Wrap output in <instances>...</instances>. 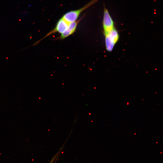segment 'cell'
<instances>
[{
    "label": "cell",
    "mask_w": 163,
    "mask_h": 163,
    "mask_svg": "<svg viewBox=\"0 0 163 163\" xmlns=\"http://www.w3.org/2000/svg\"><path fill=\"white\" fill-rule=\"evenodd\" d=\"M97 1L98 0H92L81 8L66 12L63 15L62 18L69 23L76 21L81 14L84 11L94 5Z\"/></svg>",
    "instance_id": "obj_1"
},
{
    "label": "cell",
    "mask_w": 163,
    "mask_h": 163,
    "mask_svg": "<svg viewBox=\"0 0 163 163\" xmlns=\"http://www.w3.org/2000/svg\"><path fill=\"white\" fill-rule=\"evenodd\" d=\"M104 34L105 37L106 48L107 51H111L119 40V33L114 28L110 32Z\"/></svg>",
    "instance_id": "obj_2"
},
{
    "label": "cell",
    "mask_w": 163,
    "mask_h": 163,
    "mask_svg": "<svg viewBox=\"0 0 163 163\" xmlns=\"http://www.w3.org/2000/svg\"><path fill=\"white\" fill-rule=\"evenodd\" d=\"M69 24V23L61 17L58 21L55 27L52 30L48 33L43 38L36 41L32 45L36 46L42 40L54 33H58L61 34L67 28Z\"/></svg>",
    "instance_id": "obj_3"
},
{
    "label": "cell",
    "mask_w": 163,
    "mask_h": 163,
    "mask_svg": "<svg viewBox=\"0 0 163 163\" xmlns=\"http://www.w3.org/2000/svg\"><path fill=\"white\" fill-rule=\"evenodd\" d=\"M102 24L104 34L115 28L114 21L108 10L105 8L104 9Z\"/></svg>",
    "instance_id": "obj_4"
},
{
    "label": "cell",
    "mask_w": 163,
    "mask_h": 163,
    "mask_svg": "<svg viewBox=\"0 0 163 163\" xmlns=\"http://www.w3.org/2000/svg\"><path fill=\"white\" fill-rule=\"evenodd\" d=\"M83 17L76 21L69 23L66 30L58 38V39H63L73 34L76 30L77 26L82 19Z\"/></svg>",
    "instance_id": "obj_5"
},
{
    "label": "cell",
    "mask_w": 163,
    "mask_h": 163,
    "mask_svg": "<svg viewBox=\"0 0 163 163\" xmlns=\"http://www.w3.org/2000/svg\"><path fill=\"white\" fill-rule=\"evenodd\" d=\"M57 155H55V156H54L53 158L52 159V160H51V161H50L49 163H54L56 159V158H57Z\"/></svg>",
    "instance_id": "obj_6"
}]
</instances>
